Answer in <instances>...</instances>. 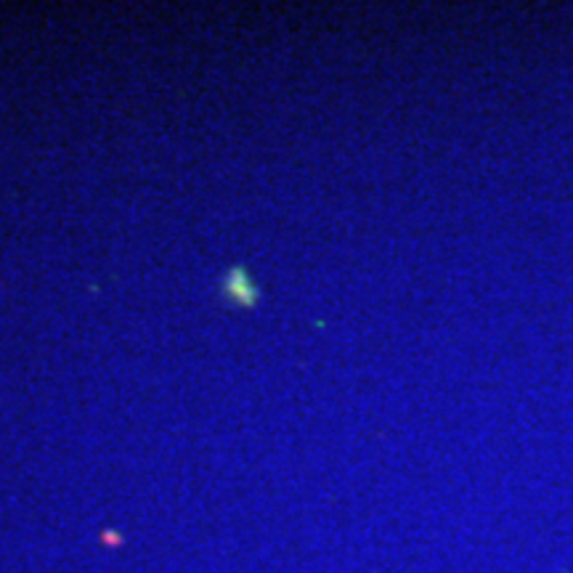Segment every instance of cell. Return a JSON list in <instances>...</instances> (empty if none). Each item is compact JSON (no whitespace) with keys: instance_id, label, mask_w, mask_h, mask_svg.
I'll return each instance as SVG.
<instances>
[{"instance_id":"obj_1","label":"cell","mask_w":573,"mask_h":573,"mask_svg":"<svg viewBox=\"0 0 573 573\" xmlns=\"http://www.w3.org/2000/svg\"><path fill=\"white\" fill-rule=\"evenodd\" d=\"M220 295H223L229 303H234V306H239V308H255L257 300H260V290H257V284H255L253 274H250L242 263L231 266L229 271L223 274V279H220Z\"/></svg>"}]
</instances>
